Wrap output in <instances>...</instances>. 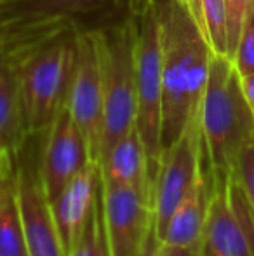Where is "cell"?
<instances>
[{
	"label": "cell",
	"instance_id": "obj_9",
	"mask_svg": "<svg viewBox=\"0 0 254 256\" xmlns=\"http://www.w3.org/2000/svg\"><path fill=\"white\" fill-rule=\"evenodd\" d=\"M66 104L91 148L92 158L98 162L103 122V77L94 32L78 35L75 40V60Z\"/></svg>",
	"mask_w": 254,
	"mask_h": 256
},
{
	"label": "cell",
	"instance_id": "obj_7",
	"mask_svg": "<svg viewBox=\"0 0 254 256\" xmlns=\"http://www.w3.org/2000/svg\"><path fill=\"white\" fill-rule=\"evenodd\" d=\"M108 256H148L155 239L152 197L101 178Z\"/></svg>",
	"mask_w": 254,
	"mask_h": 256
},
{
	"label": "cell",
	"instance_id": "obj_8",
	"mask_svg": "<svg viewBox=\"0 0 254 256\" xmlns=\"http://www.w3.org/2000/svg\"><path fill=\"white\" fill-rule=\"evenodd\" d=\"M204 162L202 134L199 118L188 126L180 140L162 154L153 176L152 208L155 239L160 242L167 222L195 183Z\"/></svg>",
	"mask_w": 254,
	"mask_h": 256
},
{
	"label": "cell",
	"instance_id": "obj_6",
	"mask_svg": "<svg viewBox=\"0 0 254 256\" xmlns=\"http://www.w3.org/2000/svg\"><path fill=\"white\" fill-rule=\"evenodd\" d=\"M213 176L199 256H254V214L234 172Z\"/></svg>",
	"mask_w": 254,
	"mask_h": 256
},
{
	"label": "cell",
	"instance_id": "obj_18",
	"mask_svg": "<svg viewBox=\"0 0 254 256\" xmlns=\"http://www.w3.org/2000/svg\"><path fill=\"white\" fill-rule=\"evenodd\" d=\"M64 256H108L105 237V223H103V200L99 196L96 208L89 218L82 237Z\"/></svg>",
	"mask_w": 254,
	"mask_h": 256
},
{
	"label": "cell",
	"instance_id": "obj_15",
	"mask_svg": "<svg viewBox=\"0 0 254 256\" xmlns=\"http://www.w3.org/2000/svg\"><path fill=\"white\" fill-rule=\"evenodd\" d=\"M0 256H28L12 155L0 158Z\"/></svg>",
	"mask_w": 254,
	"mask_h": 256
},
{
	"label": "cell",
	"instance_id": "obj_2",
	"mask_svg": "<svg viewBox=\"0 0 254 256\" xmlns=\"http://www.w3.org/2000/svg\"><path fill=\"white\" fill-rule=\"evenodd\" d=\"M199 124L211 174L232 172L239 152L254 142V110L244 96L234 61L223 54L211 58Z\"/></svg>",
	"mask_w": 254,
	"mask_h": 256
},
{
	"label": "cell",
	"instance_id": "obj_11",
	"mask_svg": "<svg viewBox=\"0 0 254 256\" xmlns=\"http://www.w3.org/2000/svg\"><path fill=\"white\" fill-rule=\"evenodd\" d=\"M16 180L28 256H64L51 202L38 176V158L21 150L16 155Z\"/></svg>",
	"mask_w": 254,
	"mask_h": 256
},
{
	"label": "cell",
	"instance_id": "obj_22",
	"mask_svg": "<svg viewBox=\"0 0 254 256\" xmlns=\"http://www.w3.org/2000/svg\"><path fill=\"white\" fill-rule=\"evenodd\" d=\"M148 256H199V248L173 246L166 242H155Z\"/></svg>",
	"mask_w": 254,
	"mask_h": 256
},
{
	"label": "cell",
	"instance_id": "obj_14",
	"mask_svg": "<svg viewBox=\"0 0 254 256\" xmlns=\"http://www.w3.org/2000/svg\"><path fill=\"white\" fill-rule=\"evenodd\" d=\"M211 190H213V176H211V169L204 155L199 176L185 196V199L174 209L160 242L173 244V246L199 248L207 220V211H209Z\"/></svg>",
	"mask_w": 254,
	"mask_h": 256
},
{
	"label": "cell",
	"instance_id": "obj_13",
	"mask_svg": "<svg viewBox=\"0 0 254 256\" xmlns=\"http://www.w3.org/2000/svg\"><path fill=\"white\" fill-rule=\"evenodd\" d=\"M101 178L112 185L132 188L143 196L152 197L153 169L138 129L115 143L99 162Z\"/></svg>",
	"mask_w": 254,
	"mask_h": 256
},
{
	"label": "cell",
	"instance_id": "obj_16",
	"mask_svg": "<svg viewBox=\"0 0 254 256\" xmlns=\"http://www.w3.org/2000/svg\"><path fill=\"white\" fill-rule=\"evenodd\" d=\"M30 138L24 128L16 75L0 66V157H16Z\"/></svg>",
	"mask_w": 254,
	"mask_h": 256
},
{
	"label": "cell",
	"instance_id": "obj_4",
	"mask_svg": "<svg viewBox=\"0 0 254 256\" xmlns=\"http://www.w3.org/2000/svg\"><path fill=\"white\" fill-rule=\"evenodd\" d=\"M136 129L148 154L153 176L162 158V51L155 2L145 7L134 23Z\"/></svg>",
	"mask_w": 254,
	"mask_h": 256
},
{
	"label": "cell",
	"instance_id": "obj_21",
	"mask_svg": "<svg viewBox=\"0 0 254 256\" xmlns=\"http://www.w3.org/2000/svg\"><path fill=\"white\" fill-rule=\"evenodd\" d=\"M253 0H225V12H227V46L228 58L232 60L237 48L239 37H241L242 26H244L246 16H248L249 6Z\"/></svg>",
	"mask_w": 254,
	"mask_h": 256
},
{
	"label": "cell",
	"instance_id": "obj_24",
	"mask_svg": "<svg viewBox=\"0 0 254 256\" xmlns=\"http://www.w3.org/2000/svg\"><path fill=\"white\" fill-rule=\"evenodd\" d=\"M241 82H242V91H244L246 100H248L249 106L254 110V74L242 75Z\"/></svg>",
	"mask_w": 254,
	"mask_h": 256
},
{
	"label": "cell",
	"instance_id": "obj_1",
	"mask_svg": "<svg viewBox=\"0 0 254 256\" xmlns=\"http://www.w3.org/2000/svg\"><path fill=\"white\" fill-rule=\"evenodd\" d=\"M162 51V154L199 118L213 51L181 0L155 2Z\"/></svg>",
	"mask_w": 254,
	"mask_h": 256
},
{
	"label": "cell",
	"instance_id": "obj_12",
	"mask_svg": "<svg viewBox=\"0 0 254 256\" xmlns=\"http://www.w3.org/2000/svg\"><path fill=\"white\" fill-rule=\"evenodd\" d=\"M99 196H101V171L98 162H91L54 199L49 200L64 254L82 237Z\"/></svg>",
	"mask_w": 254,
	"mask_h": 256
},
{
	"label": "cell",
	"instance_id": "obj_20",
	"mask_svg": "<svg viewBox=\"0 0 254 256\" xmlns=\"http://www.w3.org/2000/svg\"><path fill=\"white\" fill-rule=\"evenodd\" d=\"M232 172L241 186L246 202L254 214V142L239 152Z\"/></svg>",
	"mask_w": 254,
	"mask_h": 256
},
{
	"label": "cell",
	"instance_id": "obj_5",
	"mask_svg": "<svg viewBox=\"0 0 254 256\" xmlns=\"http://www.w3.org/2000/svg\"><path fill=\"white\" fill-rule=\"evenodd\" d=\"M75 44H58L28 58L16 74L21 112L28 136L51 128L68 94Z\"/></svg>",
	"mask_w": 254,
	"mask_h": 256
},
{
	"label": "cell",
	"instance_id": "obj_23",
	"mask_svg": "<svg viewBox=\"0 0 254 256\" xmlns=\"http://www.w3.org/2000/svg\"><path fill=\"white\" fill-rule=\"evenodd\" d=\"M40 2H44L45 6L49 7H63V9H82V7H85L87 4H92L96 2V0H40Z\"/></svg>",
	"mask_w": 254,
	"mask_h": 256
},
{
	"label": "cell",
	"instance_id": "obj_10",
	"mask_svg": "<svg viewBox=\"0 0 254 256\" xmlns=\"http://www.w3.org/2000/svg\"><path fill=\"white\" fill-rule=\"evenodd\" d=\"M44 134V146L38 155V176L45 197L52 200L85 166L96 160L82 131L71 118L66 100Z\"/></svg>",
	"mask_w": 254,
	"mask_h": 256
},
{
	"label": "cell",
	"instance_id": "obj_3",
	"mask_svg": "<svg viewBox=\"0 0 254 256\" xmlns=\"http://www.w3.org/2000/svg\"><path fill=\"white\" fill-rule=\"evenodd\" d=\"M103 77V122L99 136L101 158L119 140L136 128V61L134 21L113 30L94 32Z\"/></svg>",
	"mask_w": 254,
	"mask_h": 256
},
{
	"label": "cell",
	"instance_id": "obj_17",
	"mask_svg": "<svg viewBox=\"0 0 254 256\" xmlns=\"http://www.w3.org/2000/svg\"><path fill=\"white\" fill-rule=\"evenodd\" d=\"M214 54L228 56L225 0H181Z\"/></svg>",
	"mask_w": 254,
	"mask_h": 256
},
{
	"label": "cell",
	"instance_id": "obj_25",
	"mask_svg": "<svg viewBox=\"0 0 254 256\" xmlns=\"http://www.w3.org/2000/svg\"><path fill=\"white\" fill-rule=\"evenodd\" d=\"M0 158H2V157H0Z\"/></svg>",
	"mask_w": 254,
	"mask_h": 256
},
{
	"label": "cell",
	"instance_id": "obj_19",
	"mask_svg": "<svg viewBox=\"0 0 254 256\" xmlns=\"http://www.w3.org/2000/svg\"><path fill=\"white\" fill-rule=\"evenodd\" d=\"M232 61H234L241 77L248 74H254V0L249 6L248 16H246L244 26H242Z\"/></svg>",
	"mask_w": 254,
	"mask_h": 256
}]
</instances>
